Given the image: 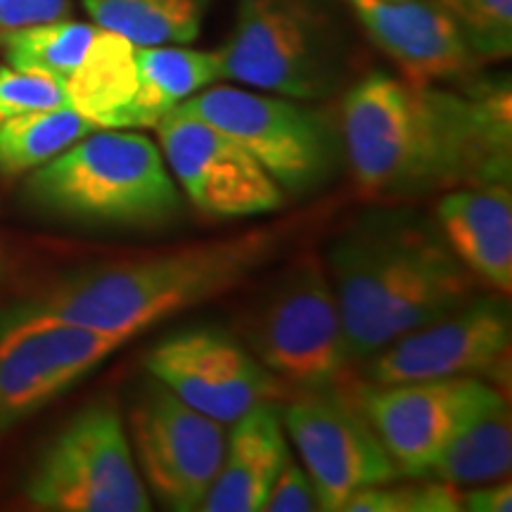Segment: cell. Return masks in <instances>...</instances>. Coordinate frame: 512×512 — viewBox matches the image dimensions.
Listing matches in <instances>:
<instances>
[{"instance_id": "obj_1", "label": "cell", "mask_w": 512, "mask_h": 512, "mask_svg": "<svg viewBox=\"0 0 512 512\" xmlns=\"http://www.w3.org/2000/svg\"><path fill=\"white\" fill-rule=\"evenodd\" d=\"M344 157L373 197H418L510 181V86L470 93L375 72L344 95Z\"/></svg>"}, {"instance_id": "obj_2", "label": "cell", "mask_w": 512, "mask_h": 512, "mask_svg": "<svg viewBox=\"0 0 512 512\" xmlns=\"http://www.w3.org/2000/svg\"><path fill=\"white\" fill-rule=\"evenodd\" d=\"M283 242L278 228H256L233 238L81 268L0 311V335L69 325L128 342L159 320L238 287L266 266Z\"/></svg>"}, {"instance_id": "obj_3", "label": "cell", "mask_w": 512, "mask_h": 512, "mask_svg": "<svg viewBox=\"0 0 512 512\" xmlns=\"http://www.w3.org/2000/svg\"><path fill=\"white\" fill-rule=\"evenodd\" d=\"M325 271L354 361L470 302L479 283L437 221L408 209L358 216L332 242Z\"/></svg>"}, {"instance_id": "obj_4", "label": "cell", "mask_w": 512, "mask_h": 512, "mask_svg": "<svg viewBox=\"0 0 512 512\" xmlns=\"http://www.w3.org/2000/svg\"><path fill=\"white\" fill-rule=\"evenodd\" d=\"M22 202L55 221L128 230L169 226L183 211L162 150L128 128H98L38 166Z\"/></svg>"}, {"instance_id": "obj_5", "label": "cell", "mask_w": 512, "mask_h": 512, "mask_svg": "<svg viewBox=\"0 0 512 512\" xmlns=\"http://www.w3.org/2000/svg\"><path fill=\"white\" fill-rule=\"evenodd\" d=\"M219 60L221 81L304 102L328 98L342 76L335 29L318 0H240Z\"/></svg>"}, {"instance_id": "obj_6", "label": "cell", "mask_w": 512, "mask_h": 512, "mask_svg": "<svg viewBox=\"0 0 512 512\" xmlns=\"http://www.w3.org/2000/svg\"><path fill=\"white\" fill-rule=\"evenodd\" d=\"M176 112L207 121L240 143L290 195L323 188L344 157L339 124L304 100L209 86Z\"/></svg>"}, {"instance_id": "obj_7", "label": "cell", "mask_w": 512, "mask_h": 512, "mask_svg": "<svg viewBox=\"0 0 512 512\" xmlns=\"http://www.w3.org/2000/svg\"><path fill=\"white\" fill-rule=\"evenodd\" d=\"M24 498L48 512L152 510L124 418L110 399L88 403L41 448Z\"/></svg>"}, {"instance_id": "obj_8", "label": "cell", "mask_w": 512, "mask_h": 512, "mask_svg": "<svg viewBox=\"0 0 512 512\" xmlns=\"http://www.w3.org/2000/svg\"><path fill=\"white\" fill-rule=\"evenodd\" d=\"M249 351L299 392L339 387L351 349L325 264L304 256L275 280L247 323Z\"/></svg>"}, {"instance_id": "obj_9", "label": "cell", "mask_w": 512, "mask_h": 512, "mask_svg": "<svg viewBox=\"0 0 512 512\" xmlns=\"http://www.w3.org/2000/svg\"><path fill=\"white\" fill-rule=\"evenodd\" d=\"M128 441L140 477L159 503L169 510H200L219 472L226 425L190 408L150 377L128 408Z\"/></svg>"}, {"instance_id": "obj_10", "label": "cell", "mask_w": 512, "mask_h": 512, "mask_svg": "<svg viewBox=\"0 0 512 512\" xmlns=\"http://www.w3.org/2000/svg\"><path fill=\"white\" fill-rule=\"evenodd\" d=\"M283 427L316 486L320 510L342 512L358 491L401 477L363 408L344 389L299 392L283 408Z\"/></svg>"}, {"instance_id": "obj_11", "label": "cell", "mask_w": 512, "mask_h": 512, "mask_svg": "<svg viewBox=\"0 0 512 512\" xmlns=\"http://www.w3.org/2000/svg\"><path fill=\"white\" fill-rule=\"evenodd\" d=\"M512 316L501 297H475L446 316L396 337L368 358L373 384L479 377L510 384Z\"/></svg>"}, {"instance_id": "obj_12", "label": "cell", "mask_w": 512, "mask_h": 512, "mask_svg": "<svg viewBox=\"0 0 512 512\" xmlns=\"http://www.w3.org/2000/svg\"><path fill=\"white\" fill-rule=\"evenodd\" d=\"M155 128L176 185L207 216L247 219L285 204V192L271 174L219 128L176 110Z\"/></svg>"}, {"instance_id": "obj_13", "label": "cell", "mask_w": 512, "mask_h": 512, "mask_svg": "<svg viewBox=\"0 0 512 512\" xmlns=\"http://www.w3.org/2000/svg\"><path fill=\"white\" fill-rule=\"evenodd\" d=\"M150 377L207 418L233 425L254 406L280 401L287 384L252 351L214 330L166 337L145 358Z\"/></svg>"}, {"instance_id": "obj_14", "label": "cell", "mask_w": 512, "mask_h": 512, "mask_svg": "<svg viewBox=\"0 0 512 512\" xmlns=\"http://www.w3.org/2000/svg\"><path fill=\"white\" fill-rule=\"evenodd\" d=\"M489 387L479 377L370 384L358 389L356 401L401 477H422Z\"/></svg>"}, {"instance_id": "obj_15", "label": "cell", "mask_w": 512, "mask_h": 512, "mask_svg": "<svg viewBox=\"0 0 512 512\" xmlns=\"http://www.w3.org/2000/svg\"><path fill=\"white\" fill-rule=\"evenodd\" d=\"M124 344L69 325L0 335V434L69 392Z\"/></svg>"}, {"instance_id": "obj_16", "label": "cell", "mask_w": 512, "mask_h": 512, "mask_svg": "<svg viewBox=\"0 0 512 512\" xmlns=\"http://www.w3.org/2000/svg\"><path fill=\"white\" fill-rule=\"evenodd\" d=\"M373 43L415 86L463 76L477 57L434 0H344Z\"/></svg>"}, {"instance_id": "obj_17", "label": "cell", "mask_w": 512, "mask_h": 512, "mask_svg": "<svg viewBox=\"0 0 512 512\" xmlns=\"http://www.w3.org/2000/svg\"><path fill=\"white\" fill-rule=\"evenodd\" d=\"M437 226L448 247L479 283L512 292V190L510 181L444 192Z\"/></svg>"}, {"instance_id": "obj_18", "label": "cell", "mask_w": 512, "mask_h": 512, "mask_svg": "<svg viewBox=\"0 0 512 512\" xmlns=\"http://www.w3.org/2000/svg\"><path fill=\"white\" fill-rule=\"evenodd\" d=\"M290 448L283 406L268 401L238 418L226 434L223 458L200 505L202 512H259Z\"/></svg>"}, {"instance_id": "obj_19", "label": "cell", "mask_w": 512, "mask_h": 512, "mask_svg": "<svg viewBox=\"0 0 512 512\" xmlns=\"http://www.w3.org/2000/svg\"><path fill=\"white\" fill-rule=\"evenodd\" d=\"M512 415L501 387H489L451 434L422 477L453 486H477L510 475Z\"/></svg>"}, {"instance_id": "obj_20", "label": "cell", "mask_w": 512, "mask_h": 512, "mask_svg": "<svg viewBox=\"0 0 512 512\" xmlns=\"http://www.w3.org/2000/svg\"><path fill=\"white\" fill-rule=\"evenodd\" d=\"M136 48L117 31L98 27L79 67L64 81L69 105L98 128H126L138 93Z\"/></svg>"}, {"instance_id": "obj_21", "label": "cell", "mask_w": 512, "mask_h": 512, "mask_svg": "<svg viewBox=\"0 0 512 512\" xmlns=\"http://www.w3.org/2000/svg\"><path fill=\"white\" fill-rule=\"evenodd\" d=\"M138 93L126 128H155L190 95L221 81L219 50L138 46Z\"/></svg>"}, {"instance_id": "obj_22", "label": "cell", "mask_w": 512, "mask_h": 512, "mask_svg": "<svg viewBox=\"0 0 512 512\" xmlns=\"http://www.w3.org/2000/svg\"><path fill=\"white\" fill-rule=\"evenodd\" d=\"M211 0H83L95 27L136 46H188L202 34Z\"/></svg>"}, {"instance_id": "obj_23", "label": "cell", "mask_w": 512, "mask_h": 512, "mask_svg": "<svg viewBox=\"0 0 512 512\" xmlns=\"http://www.w3.org/2000/svg\"><path fill=\"white\" fill-rule=\"evenodd\" d=\"M93 131L98 126L72 105L0 121V176L31 174Z\"/></svg>"}, {"instance_id": "obj_24", "label": "cell", "mask_w": 512, "mask_h": 512, "mask_svg": "<svg viewBox=\"0 0 512 512\" xmlns=\"http://www.w3.org/2000/svg\"><path fill=\"white\" fill-rule=\"evenodd\" d=\"M95 31V24L74 22L67 17L3 34L0 48L10 67L34 69L67 81L91 46Z\"/></svg>"}, {"instance_id": "obj_25", "label": "cell", "mask_w": 512, "mask_h": 512, "mask_svg": "<svg viewBox=\"0 0 512 512\" xmlns=\"http://www.w3.org/2000/svg\"><path fill=\"white\" fill-rule=\"evenodd\" d=\"M463 494L458 486L430 477H396L392 482L358 491L344 512H460Z\"/></svg>"}, {"instance_id": "obj_26", "label": "cell", "mask_w": 512, "mask_h": 512, "mask_svg": "<svg viewBox=\"0 0 512 512\" xmlns=\"http://www.w3.org/2000/svg\"><path fill=\"white\" fill-rule=\"evenodd\" d=\"M453 19L477 62L512 53V0H434Z\"/></svg>"}, {"instance_id": "obj_27", "label": "cell", "mask_w": 512, "mask_h": 512, "mask_svg": "<svg viewBox=\"0 0 512 512\" xmlns=\"http://www.w3.org/2000/svg\"><path fill=\"white\" fill-rule=\"evenodd\" d=\"M67 83L34 69L0 67V121L19 114L67 107Z\"/></svg>"}, {"instance_id": "obj_28", "label": "cell", "mask_w": 512, "mask_h": 512, "mask_svg": "<svg viewBox=\"0 0 512 512\" xmlns=\"http://www.w3.org/2000/svg\"><path fill=\"white\" fill-rule=\"evenodd\" d=\"M266 512H311L320 510L316 486H313L306 467L287 453L271 489H268L264 508Z\"/></svg>"}, {"instance_id": "obj_29", "label": "cell", "mask_w": 512, "mask_h": 512, "mask_svg": "<svg viewBox=\"0 0 512 512\" xmlns=\"http://www.w3.org/2000/svg\"><path fill=\"white\" fill-rule=\"evenodd\" d=\"M69 12V0H0V36L34 24L67 19Z\"/></svg>"}, {"instance_id": "obj_30", "label": "cell", "mask_w": 512, "mask_h": 512, "mask_svg": "<svg viewBox=\"0 0 512 512\" xmlns=\"http://www.w3.org/2000/svg\"><path fill=\"white\" fill-rule=\"evenodd\" d=\"M463 510L470 512H510L512 484L508 477L494 479L477 486H467L463 494Z\"/></svg>"}]
</instances>
